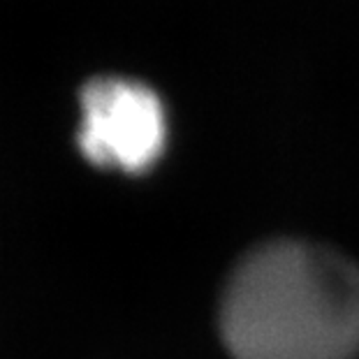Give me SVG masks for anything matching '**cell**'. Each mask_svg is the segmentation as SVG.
Here are the masks:
<instances>
[{
    "label": "cell",
    "instance_id": "obj_2",
    "mask_svg": "<svg viewBox=\"0 0 359 359\" xmlns=\"http://www.w3.org/2000/svg\"><path fill=\"white\" fill-rule=\"evenodd\" d=\"M77 147L102 170L144 174L165 154L167 114L144 81L97 74L79 88Z\"/></svg>",
    "mask_w": 359,
    "mask_h": 359
},
{
    "label": "cell",
    "instance_id": "obj_1",
    "mask_svg": "<svg viewBox=\"0 0 359 359\" xmlns=\"http://www.w3.org/2000/svg\"><path fill=\"white\" fill-rule=\"evenodd\" d=\"M218 325L234 359H357L359 266L320 243H259L227 278Z\"/></svg>",
    "mask_w": 359,
    "mask_h": 359
}]
</instances>
